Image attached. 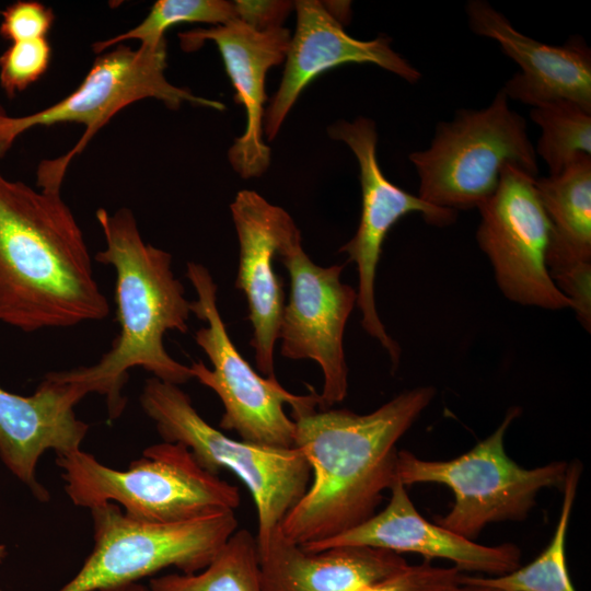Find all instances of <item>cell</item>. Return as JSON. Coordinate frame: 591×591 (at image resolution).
<instances>
[{"label":"cell","instance_id":"obj_1","mask_svg":"<svg viewBox=\"0 0 591 591\" xmlns=\"http://www.w3.org/2000/svg\"><path fill=\"white\" fill-rule=\"evenodd\" d=\"M434 395L433 387L420 386L366 415L327 408L292 416L294 447L309 462L313 480L283 518L285 536L303 547L371 518L397 479L398 440Z\"/></svg>","mask_w":591,"mask_h":591},{"label":"cell","instance_id":"obj_2","mask_svg":"<svg viewBox=\"0 0 591 591\" xmlns=\"http://www.w3.org/2000/svg\"><path fill=\"white\" fill-rule=\"evenodd\" d=\"M109 305L60 192L0 171V322L24 332L101 321Z\"/></svg>","mask_w":591,"mask_h":591},{"label":"cell","instance_id":"obj_3","mask_svg":"<svg viewBox=\"0 0 591 591\" xmlns=\"http://www.w3.org/2000/svg\"><path fill=\"white\" fill-rule=\"evenodd\" d=\"M97 222L105 248L95 260L116 273L115 301L119 333L97 362L57 374L81 384L90 393L104 395L108 416L118 418L126 406L121 394L128 371L140 367L154 378L181 385L194 379L187 367L165 350L166 332L188 331L190 301L172 269V255L146 243L128 208L109 213L99 208Z\"/></svg>","mask_w":591,"mask_h":591},{"label":"cell","instance_id":"obj_4","mask_svg":"<svg viewBox=\"0 0 591 591\" xmlns=\"http://www.w3.org/2000/svg\"><path fill=\"white\" fill-rule=\"evenodd\" d=\"M65 491L77 507L107 502L147 522H182L220 511H234L237 488L204 470L182 443L162 442L143 450L125 471L99 462L81 449L58 454Z\"/></svg>","mask_w":591,"mask_h":591},{"label":"cell","instance_id":"obj_5","mask_svg":"<svg viewBox=\"0 0 591 591\" xmlns=\"http://www.w3.org/2000/svg\"><path fill=\"white\" fill-rule=\"evenodd\" d=\"M419 178L418 197L439 208H477L497 189L501 171L513 165L537 177L538 163L526 121L500 89L484 108H461L440 121L430 142L409 154Z\"/></svg>","mask_w":591,"mask_h":591},{"label":"cell","instance_id":"obj_6","mask_svg":"<svg viewBox=\"0 0 591 591\" xmlns=\"http://www.w3.org/2000/svg\"><path fill=\"white\" fill-rule=\"evenodd\" d=\"M140 404L165 442L184 444L207 472L224 468L245 484L257 510V547L264 546L310 486L302 452L229 438L198 414L179 385L154 376L146 381Z\"/></svg>","mask_w":591,"mask_h":591},{"label":"cell","instance_id":"obj_7","mask_svg":"<svg viewBox=\"0 0 591 591\" xmlns=\"http://www.w3.org/2000/svg\"><path fill=\"white\" fill-rule=\"evenodd\" d=\"M520 413L519 407L508 409L491 434L452 460L430 461L398 451L396 478L404 486L436 483L450 488L454 502L445 514L434 517V523L472 541L490 523L524 520L541 490H563L568 463L523 468L508 456L505 434Z\"/></svg>","mask_w":591,"mask_h":591},{"label":"cell","instance_id":"obj_8","mask_svg":"<svg viewBox=\"0 0 591 591\" xmlns=\"http://www.w3.org/2000/svg\"><path fill=\"white\" fill-rule=\"evenodd\" d=\"M166 40L157 45H140L132 49L124 44L99 56L81 84L68 96L27 116L11 117V143L26 130L61 123L85 126L77 144L66 154L43 161L37 170V186L43 190L60 192L67 169L76 155L109 119L126 106L157 99L170 109L183 103L223 111L224 104L193 94L172 84L165 77Z\"/></svg>","mask_w":591,"mask_h":591},{"label":"cell","instance_id":"obj_9","mask_svg":"<svg viewBox=\"0 0 591 591\" xmlns=\"http://www.w3.org/2000/svg\"><path fill=\"white\" fill-rule=\"evenodd\" d=\"M90 511L94 547L78 573L58 591H106L167 567L198 572L237 530L234 511L174 523L135 519L114 502Z\"/></svg>","mask_w":591,"mask_h":591},{"label":"cell","instance_id":"obj_10","mask_svg":"<svg viewBox=\"0 0 591 591\" xmlns=\"http://www.w3.org/2000/svg\"><path fill=\"white\" fill-rule=\"evenodd\" d=\"M186 276L197 294L190 301V311L207 323L195 333V341L212 364L209 369L198 361L190 369L194 379L219 396L224 408L220 428L235 431L245 442L293 448L296 424L283 405L291 407L292 416L308 413L318 407L320 394L296 395L277 379L256 373L228 334L217 304L218 286L208 268L188 262Z\"/></svg>","mask_w":591,"mask_h":591},{"label":"cell","instance_id":"obj_11","mask_svg":"<svg viewBox=\"0 0 591 591\" xmlns=\"http://www.w3.org/2000/svg\"><path fill=\"white\" fill-rule=\"evenodd\" d=\"M277 257L290 279L278 335L280 354L288 359L318 363L324 378L318 408H331L343 402L348 391L343 341L357 291L341 281L343 265L322 267L311 260L302 247L298 227L285 239Z\"/></svg>","mask_w":591,"mask_h":591},{"label":"cell","instance_id":"obj_12","mask_svg":"<svg viewBox=\"0 0 591 591\" xmlns=\"http://www.w3.org/2000/svg\"><path fill=\"white\" fill-rule=\"evenodd\" d=\"M534 178L513 165L502 169L496 192L477 207V243L506 298L547 310L572 309L547 270L551 224Z\"/></svg>","mask_w":591,"mask_h":591},{"label":"cell","instance_id":"obj_13","mask_svg":"<svg viewBox=\"0 0 591 591\" xmlns=\"http://www.w3.org/2000/svg\"><path fill=\"white\" fill-rule=\"evenodd\" d=\"M329 137L345 142L354 152L360 174L362 208L355 235L340 253L357 266V303L363 329L386 349L396 368L401 348L386 333L375 305V274L382 245L390 229L404 216L421 213L429 224L442 227L453 223L456 211L432 206L390 182L383 174L378 157L376 127L372 119L358 117L352 121L338 120L328 127Z\"/></svg>","mask_w":591,"mask_h":591},{"label":"cell","instance_id":"obj_14","mask_svg":"<svg viewBox=\"0 0 591 591\" xmlns=\"http://www.w3.org/2000/svg\"><path fill=\"white\" fill-rule=\"evenodd\" d=\"M297 27L291 37L280 85L264 114L263 127L268 140L281 124L301 92L323 72L349 62L374 63L409 83L421 73L391 47V38L379 36L360 40L348 35L316 0L294 2Z\"/></svg>","mask_w":591,"mask_h":591},{"label":"cell","instance_id":"obj_15","mask_svg":"<svg viewBox=\"0 0 591 591\" xmlns=\"http://www.w3.org/2000/svg\"><path fill=\"white\" fill-rule=\"evenodd\" d=\"M178 38L185 51L199 49L206 40L217 45L235 90L234 101L246 112L245 131L234 139L229 161L243 178L260 176L270 164V148L263 140L265 78L286 59L290 31L280 26L259 32L236 19L179 33Z\"/></svg>","mask_w":591,"mask_h":591},{"label":"cell","instance_id":"obj_16","mask_svg":"<svg viewBox=\"0 0 591 591\" xmlns=\"http://www.w3.org/2000/svg\"><path fill=\"white\" fill-rule=\"evenodd\" d=\"M237 233L240 260L235 288L244 292L253 335L257 370L276 380L274 349L285 306L282 280L274 269V258L290 232L297 228L281 207L253 190H241L230 206Z\"/></svg>","mask_w":591,"mask_h":591},{"label":"cell","instance_id":"obj_17","mask_svg":"<svg viewBox=\"0 0 591 591\" xmlns=\"http://www.w3.org/2000/svg\"><path fill=\"white\" fill-rule=\"evenodd\" d=\"M386 507L361 524L302 548L320 552L336 546H368L397 554L415 553L425 560H449L462 572L496 577L520 567L521 552L512 543L478 544L426 520L415 508L406 486L394 482Z\"/></svg>","mask_w":591,"mask_h":591},{"label":"cell","instance_id":"obj_18","mask_svg":"<svg viewBox=\"0 0 591 591\" xmlns=\"http://www.w3.org/2000/svg\"><path fill=\"white\" fill-rule=\"evenodd\" d=\"M88 394L57 372L47 373L30 396L0 386V459L38 500L49 499L35 476L44 452L58 455L81 449L89 425L77 417L74 407Z\"/></svg>","mask_w":591,"mask_h":591},{"label":"cell","instance_id":"obj_19","mask_svg":"<svg viewBox=\"0 0 591 591\" xmlns=\"http://www.w3.org/2000/svg\"><path fill=\"white\" fill-rule=\"evenodd\" d=\"M473 33L496 40L521 68L502 90L509 99L532 107L554 101H570L591 112V53L582 39L552 46L533 39L484 0L466 5Z\"/></svg>","mask_w":591,"mask_h":591},{"label":"cell","instance_id":"obj_20","mask_svg":"<svg viewBox=\"0 0 591 591\" xmlns=\"http://www.w3.org/2000/svg\"><path fill=\"white\" fill-rule=\"evenodd\" d=\"M534 184L551 224L546 266L572 302L582 326L591 327V155L581 154L557 175Z\"/></svg>","mask_w":591,"mask_h":591},{"label":"cell","instance_id":"obj_21","mask_svg":"<svg viewBox=\"0 0 591 591\" xmlns=\"http://www.w3.org/2000/svg\"><path fill=\"white\" fill-rule=\"evenodd\" d=\"M263 591H359L407 566L397 553L368 546L306 552L280 525L258 548Z\"/></svg>","mask_w":591,"mask_h":591},{"label":"cell","instance_id":"obj_22","mask_svg":"<svg viewBox=\"0 0 591 591\" xmlns=\"http://www.w3.org/2000/svg\"><path fill=\"white\" fill-rule=\"evenodd\" d=\"M582 472L579 461L568 463L558 522L547 547L530 564L496 577L463 573L461 583L501 591H576L566 564V535Z\"/></svg>","mask_w":591,"mask_h":591},{"label":"cell","instance_id":"obj_23","mask_svg":"<svg viewBox=\"0 0 591 591\" xmlns=\"http://www.w3.org/2000/svg\"><path fill=\"white\" fill-rule=\"evenodd\" d=\"M152 591H263L256 536L236 530L202 570L151 578Z\"/></svg>","mask_w":591,"mask_h":591},{"label":"cell","instance_id":"obj_24","mask_svg":"<svg viewBox=\"0 0 591 591\" xmlns=\"http://www.w3.org/2000/svg\"><path fill=\"white\" fill-rule=\"evenodd\" d=\"M531 119L541 128L535 152L557 175L579 155H591V112L570 101L533 106Z\"/></svg>","mask_w":591,"mask_h":591},{"label":"cell","instance_id":"obj_25","mask_svg":"<svg viewBox=\"0 0 591 591\" xmlns=\"http://www.w3.org/2000/svg\"><path fill=\"white\" fill-rule=\"evenodd\" d=\"M233 2L224 0H159L148 15L134 28L93 44L95 53H103L125 40L137 39L140 45H157L165 40V32L182 23L222 25L236 20Z\"/></svg>","mask_w":591,"mask_h":591},{"label":"cell","instance_id":"obj_26","mask_svg":"<svg viewBox=\"0 0 591 591\" xmlns=\"http://www.w3.org/2000/svg\"><path fill=\"white\" fill-rule=\"evenodd\" d=\"M51 46L47 38L11 43L0 56V85L14 97L38 81L49 68Z\"/></svg>","mask_w":591,"mask_h":591},{"label":"cell","instance_id":"obj_27","mask_svg":"<svg viewBox=\"0 0 591 591\" xmlns=\"http://www.w3.org/2000/svg\"><path fill=\"white\" fill-rule=\"evenodd\" d=\"M463 573L454 566L443 567L424 560L407 565L359 591H455L461 586Z\"/></svg>","mask_w":591,"mask_h":591},{"label":"cell","instance_id":"obj_28","mask_svg":"<svg viewBox=\"0 0 591 591\" xmlns=\"http://www.w3.org/2000/svg\"><path fill=\"white\" fill-rule=\"evenodd\" d=\"M1 15L0 35L11 43L45 38L55 22L51 8L33 0L13 2Z\"/></svg>","mask_w":591,"mask_h":591},{"label":"cell","instance_id":"obj_29","mask_svg":"<svg viewBox=\"0 0 591 591\" xmlns=\"http://www.w3.org/2000/svg\"><path fill=\"white\" fill-rule=\"evenodd\" d=\"M233 3L237 19L259 32L280 27L289 12L294 8V2L290 1L237 0Z\"/></svg>","mask_w":591,"mask_h":591},{"label":"cell","instance_id":"obj_30","mask_svg":"<svg viewBox=\"0 0 591 591\" xmlns=\"http://www.w3.org/2000/svg\"><path fill=\"white\" fill-rule=\"evenodd\" d=\"M11 117L8 116L4 109L0 106V155L12 146L9 140L8 128Z\"/></svg>","mask_w":591,"mask_h":591},{"label":"cell","instance_id":"obj_31","mask_svg":"<svg viewBox=\"0 0 591 591\" xmlns=\"http://www.w3.org/2000/svg\"><path fill=\"white\" fill-rule=\"evenodd\" d=\"M455 591H501V590H498L491 587L482 586V584L463 582Z\"/></svg>","mask_w":591,"mask_h":591},{"label":"cell","instance_id":"obj_32","mask_svg":"<svg viewBox=\"0 0 591 591\" xmlns=\"http://www.w3.org/2000/svg\"><path fill=\"white\" fill-rule=\"evenodd\" d=\"M106 591H152V590L137 582H131V583L116 587Z\"/></svg>","mask_w":591,"mask_h":591},{"label":"cell","instance_id":"obj_33","mask_svg":"<svg viewBox=\"0 0 591 591\" xmlns=\"http://www.w3.org/2000/svg\"><path fill=\"white\" fill-rule=\"evenodd\" d=\"M7 556V547L3 544H0V563L4 560Z\"/></svg>","mask_w":591,"mask_h":591}]
</instances>
